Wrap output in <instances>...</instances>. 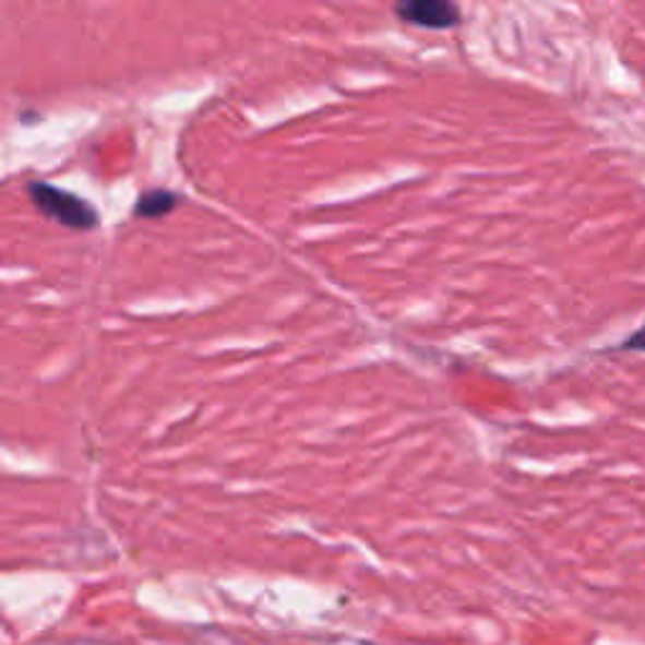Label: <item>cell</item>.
<instances>
[{"label": "cell", "instance_id": "1", "mask_svg": "<svg viewBox=\"0 0 645 645\" xmlns=\"http://www.w3.org/2000/svg\"><path fill=\"white\" fill-rule=\"evenodd\" d=\"M28 198L36 204L40 215L63 227H71V230H94L99 225V212H96L94 204L69 190H61V187L31 182Z\"/></svg>", "mask_w": 645, "mask_h": 645}, {"label": "cell", "instance_id": "2", "mask_svg": "<svg viewBox=\"0 0 645 645\" xmlns=\"http://www.w3.org/2000/svg\"><path fill=\"white\" fill-rule=\"evenodd\" d=\"M394 13L406 26L427 31H446L462 23L459 5L449 0H404L394 8Z\"/></svg>", "mask_w": 645, "mask_h": 645}, {"label": "cell", "instance_id": "3", "mask_svg": "<svg viewBox=\"0 0 645 645\" xmlns=\"http://www.w3.org/2000/svg\"><path fill=\"white\" fill-rule=\"evenodd\" d=\"M179 207V194H175L171 190H150L144 192L142 198L136 200L134 204V217L139 219H157V217H165L169 215L171 210Z\"/></svg>", "mask_w": 645, "mask_h": 645}, {"label": "cell", "instance_id": "4", "mask_svg": "<svg viewBox=\"0 0 645 645\" xmlns=\"http://www.w3.org/2000/svg\"><path fill=\"white\" fill-rule=\"evenodd\" d=\"M618 350H635V354H645V323L638 331H633L623 343H620Z\"/></svg>", "mask_w": 645, "mask_h": 645}]
</instances>
